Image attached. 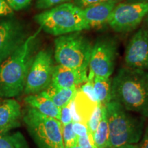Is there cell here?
Masks as SVG:
<instances>
[{
	"label": "cell",
	"mask_w": 148,
	"mask_h": 148,
	"mask_svg": "<svg viewBox=\"0 0 148 148\" xmlns=\"http://www.w3.org/2000/svg\"><path fill=\"white\" fill-rule=\"evenodd\" d=\"M79 89L82 91L83 93H84L87 97L89 98L90 100L93 102L97 103V98L96 97V95L94 91L93 88V79H88L87 81H86L84 83L81 85L80 88Z\"/></svg>",
	"instance_id": "603a6c76"
},
{
	"label": "cell",
	"mask_w": 148,
	"mask_h": 148,
	"mask_svg": "<svg viewBox=\"0 0 148 148\" xmlns=\"http://www.w3.org/2000/svg\"><path fill=\"white\" fill-rule=\"evenodd\" d=\"M109 128V145L118 148L125 144H136L144 132L145 117L136 116L125 110L117 101L106 105Z\"/></svg>",
	"instance_id": "3957f363"
},
{
	"label": "cell",
	"mask_w": 148,
	"mask_h": 148,
	"mask_svg": "<svg viewBox=\"0 0 148 148\" xmlns=\"http://www.w3.org/2000/svg\"><path fill=\"white\" fill-rule=\"evenodd\" d=\"M23 118L37 148H64L59 120L43 115L29 106Z\"/></svg>",
	"instance_id": "8992f818"
},
{
	"label": "cell",
	"mask_w": 148,
	"mask_h": 148,
	"mask_svg": "<svg viewBox=\"0 0 148 148\" xmlns=\"http://www.w3.org/2000/svg\"><path fill=\"white\" fill-rule=\"evenodd\" d=\"M93 140L97 148H106L109 145V128L106 106H102L101 117L93 135Z\"/></svg>",
	"instance_id": "d6986e66"
},
{
	"label": "cell",
	"mask_w": 148,
	"mask_h": 148,
	"mask_svg": "<svg viewBox=\"0 0 148 148\" xmlns=\"http://www.w3.org/2000/svg\"><path fill=\"white\" fill-rule=\"evenodd\" d=\"M72 148H80V147H79V145H77V143L76 144V145H75V146H74V147H72Z\"/></svg>",
	"instance_id": "d590c367"
},
{
	"label": "cell",
	"mask_w": 148,
	"mask_h": 148,
	"mask_svg": "<svg viewBox=\"0 0 148 148\" xmlns=\"http://www.w3.org/2000/svg\"><path fill=\"white\" fill-rule=\"evenodd\" d=\"M39 28L47 34L59 36L88 30L82 9L68 2L45 10L34 16Z\"/></svg>",
	"instance_id": "277c9868"
},
{
	"label": "cell",
	"mask_w": 148,
	"mask_h": 148,
	"mask_svg": "<svg viewBox=\"0 0 148 148\" xmlns=\"http://www.w3.org/2000/svg\"><path fill=\"white\" fill-rule=\"evenodd\" d=\"M106 148H111V147H106Z\"/></svg>",
	"instance_id": "74e56055"
},
{
	"label": "cell",
	"mask_w": 148,
	"mask_h": 148,
	"mask_svg": "<svg viewBox=\"0 0 148 148\" xmlns=\"http://www.w3.org/2000/svg\"><path fill=\"white\" fill-rule=\"evenodd\" d=\"M54 67L52 53L50 50L42 49L34 56L25 80L23 92L32 95L40 92L51 84Z\"/></svg>",
	"instance_id": "ba28073f"
},
{
	"label": "cell",
	"mask_w": 148,
	"mask_h": 148,
	"mask_svg": "<svg viewBox=\"0 0 148 148\" xmlns=\"http://www.w3.org/2000/svg\"><path fill=\"white\" fill-rule=\"evenodd\" d=\"M62 138L64 148H72L77 143V138L72 129V123L62 125Z\"/></svg>",
	"instance_id": "44dd1931"
},
{
	"label": "cell",
	"mask_w": 148,
	"mask_h": 148,
	"mask_svg": "<svg viewBox=\"0 0 148 148\" xmlns=\"http://www.w3.org/2000/svg\"><path fill=\"white\" fill-rule=\"evenodd\" d=\"M5 1L12 10L19 11L28 6L32 0H5Z\"/></svg>",
	"instance_id": "d4e9b609"
},
{
	"label": "cell",
	"mask_w": 148,
	"mask_h": 148,
	"mask_svg": "<svg viewBox=\"0 0 148 148\" xmlns=\"http://www.w3.org/2000/svg\"><path fill=\"white\" fill-rule=\"evenodd\" d=\"M125 2L134 3V2H147L148 0H124Z\"/></svg>",
	"instance_id": "836d02e7"
},
{
	"label": "cell",
	"mask_w": 148,
	"mask_h": 148,
	"mask_svg": "<svg viewBox=\"0 0 148 148\" xmlns=\"http://www.w3.org/2000/svg\"><path fill=\"white\" fill-rule=\"evenodd\" d=\"M101 112H102V106L98 103L86 123L88 134L91 135L92 137L101 120Z\"/></svg>",
	"instance_id": "7402d4cb"
},
{
	"label": "cell",
	"mask_w": 148,
	"mask_h": 148,
	"mask_svg": "<svg viewBox=\"0 0 148 148\" xmlns=\"http://www.w3.org/2000/svg\"><path fill=\"white\" fill-rule=\"evenodd\" d=\"M117 56V42L108 36L99 37L92 45L88 69V79L94 77H110Z\"/></svg>",
	"instance_id": "52a82bcc"
},
{
	"label": "cell",
	"mask_w": 148,
	"mask_h": 148,
	"mask_svg": "<svg viewBox=\"0 0 148 148\" xmlns=\"http://www.w3.org/2000/svg\"><path fill=\"white\" fill-rule=\"evenodd\" d=\"M94 91L99 104L106 106L112 101V79L110 77H94Z\"/></svg>",
	"instance_id": "ac0fdd59"
},
{
	"label": "cell",
	"mask_w": 148,
	"mask_h": 148,
	"mask_svg": "<svg viewBox=\"0 0 148 148\" xmlns=\"http://www.w3.org/2000/svg\"><path fill=\"white\" fill-rule=\"evenodd\" d=\"M142 140L139 145L140 148H148V125L143 132V136H142Z\"/></svg>",
	"instance_id": "4dcf8cb0"
},
{
	"label": "cell",
	"mask_w": 148,
	"mask_h": 148,
	"mask_svg": "<svg viewBox=\"0 0 148 148\" xmlns=\"http://www.w3.org/2000/svg\"><path fill=\"white\" fill-rule=\"evenodd\" d=\"M112 100L148 118V71L123 66L112 79Z\"/></svg>",
	"instance_id": "6da1fadb"
},
{
	"label": "cell",
	"mask_w": 148,
	"mask_h": 148,
	"mask_svg": "<svg viewBox=\"0 0 148 148\" xmlns=\"http://www.w3.org/2000/svg\"><path fill=\"white\" fill-rule=\"evenodd\" d=\"M24 101L29 107L35 109L43 115L60 119V108L56 106L44 91L27 95Z\"/></svg>",
	"instance_id": "2e32d148"
},
{
	"label": "cell",
	"mask_w": 148,
	"mask_h": 148,
	"mask_svg": "<svg viewBox=\"0 0 148 148\" xmlns=\"http://www.w3.org/2000/svg\"><path fill=\"white\" fill-rule=\"evenodd\" d=\"M126 67L148 71V33L140 27L134 33L125 48Z\"/></svg>",
	"instance_id": "8fae6325"
},
{
	"label": "cell",
	"mask_w": 148,
	"mask_h": 148,
	"mask_svg": "<svg viewBox=\"0 0 148 148\" xmlns=\"http://www.w3.org/2000/svg\"><path fill=\"white\" fill-rule=\"evenodd\" d=\"M13 14V10L10 8L5 0H0V17L8 16Z\"/></svg>",
	"instance_id": "f1b7e54d"
},
{
	"label": "cell",
	"mask_w": 148,
	"mask_h": 148,
	"mask_svg": "<svg viewBox=\"0 0 148 148\" xmlns=\"http://www.w3.org/2000/svg\"><path fill=\"white\" fill-rule=\"evenodd\" d=\"M147 14L148 1L119 2L112 10L108 24L116 32H129L137 28Z\"/></svg>",
	"instance_id": "9c48e42d"
},
{
	"label": "cell",
	"mask_w": 148,
	"mask_h": 148,
	"mask_svg": "<svg viewBox=\"0 0 148 148\" xmlns=\"http://www.w3.org/2000/svg\"><path fill=\"white\" fill-rule=\"evenodd\" d=\"M92 44L82 32L57 36L54 40V59L60 65L88 71Z\"/></svg>",
	"instance_id": "5b68a950"
},
{
	"label": "cell",
	"mask_w": 148,
	"mask_h": 148,
	"mask_svg": "<svg viewBox=\"0 0 148 148\" xmlns=\"http://www.w3.org/2000/svg\"><path fill=\"white\" fill-rule=\"evenodd\" d=\"M101 1V0H73V3L79 8L83 9Z\"/></svg>",
	"instance_id": "f546056e"
},
{
	"label": "cell",
	"mask_w": 148,
	"mask_h": 148,
	"mask_svg": "<svg viewBox=\"0 0 148 148\" xmlns=\"http://www.w3.org/2000/svg\"><path fill=\"white\" fill-rule=\"evenodd\" d=\"M77 88H58L49 85L47 89L43 90L49 99L58 108H61L70 103L75 97Z\"/></svg>",
	"instance_id": "e0dca14e"
},
{
	"label": "cell",
	"mask_w": 148,
	"mask_h": 148,
	"mask_svg": "<svg viewBox=\"0 0 148 148\" xmlns=\"http://www.w3.org/2000/svg\"><path fill=\"white\" fill-rule=\"evenodd\" d=\"M72 129L77 137H82L88 134L87 127L84 123L79 122H72Z\"/></svg>",
	"instance_id": "83f0119b"
},
{
	"label": "cell",
	"mask_w": 148,
	"mask_h": 148,
	"mask_svg": "<svg viewBox=\"0 0 148 148\" xmlns=\"http://www.w3.org/2000/svg\"><path fill=\"white\" fill-rule=\"evenodd\" d=\"M21 109L19 103L14 99L0 102V131L8 132L19 125Z\"/></svg>",
	"instance_id": "9a60e30c"
},
{
	"label": "cell",
	"mask_w": 148,
	"mask_h": 148,
	"mask_svg": "<svg viewBox=\"0 0 148 148\" xmlns=\"http://www.w3.org/2000/svg\"><path fill=\"white\" fill-rule=\"evenodd\" d=\"M0 148H29L21 132L8 133L0 131Z\"/></svg>",
	"instance_id": "ffe728a7"
},
{
	"label": "cell",
	"mask_w": 148,
	"mask_h": 148,
	"mask_svg": "<svg viewBox=\"0 0 148 148\" xmlns=\"http://www.w3.org/2000/svg\"><path fill=\"white\" fill-rule=\"evenodd\" d=\"M141 27H143V28L145 29L148 33V14H147V16H145V18H144Z\"/></svg>",
	"instance_id": "1f68e13d"
},
{
	"label": "cell",
	"mask_w": 148,
	"mask_h": 148,
	"mask_svg": "<svg viewBox=\"0 0 148 148\" xmlns=\"http://www.w3.org/2000/svg\"><path fill=\"white\" fill-rule=\"evenodd\" d=\"M23 23L13 17L0 18V64L27 38Z\"/></svg>",
	"instance_id": "30bf717a"
},
{
	"label": "cell",
	"mask_w": 148,
	"mask_h": 148,
	"mask_svg": "<svg viewBox=\"0 0 148 148\" xmlns=\"http://www.w3.org/2000/svg\"><path fill=\"white\" fill-rule=\"evenodd\" d=\"M77 145L80 148H97L94 143L93 137L89 134L82 137H78Z\"/></svg>",
	"instance_id": "4316f807"
},
{
	"label": "cell",
	"mask_w": 148,
	"mask_h": 148,
	"mask_svg": "<svg viewBox=\"0 0 148 148\" xmlns=\"http://www.w3.org/2000/svg\"><path fill=\"white\" fill-rule=\"evenodd\" d=\"M97 104V103L90 100L87 96L77 88L75 97L69 103L72 122H79L86 125L88 119Z\"/></svg>",
	"instance_id": "5bb4252c"
},
{
	"label": "cell",
	"mask_w": 148,
	"mask_h": 148,
	"mask_svg": "<svg viewBox=\"0 0 148 148\" xmlns=\"http://www.w3.org/2000/svg\"><path fill=\"white\" fill-rule=\"evenodd\" d=\"M117 3L112 1H100L83 8V16L88 29L97 28L108 23L110 14Z\"/></svg>",
	"instance_id": "4fadbf2b"
},
{
	"label": "cell",
	"mask_w": 148,
	"mask_h": 148,
	"mask_svg": "<svg viewBox=\"0 0 148 148\" xmlns=\"http://www.w3.org/2000/svg\"><path fill=\"white\" fill-rule=\"evenodd\" d=\"M1 99H0V102H1Z\"/></svg>",
	"instance_id": "8d00e7d4"
},
{
	"label": "cell",
	"mask_w": 148,
	"mask_h": 148,
	"mask_svg": "<svg viewBox=\"0 0 148 148\" xmlns=\"http://www.w3.org/2000/svg\"><path fill=\"white\" fill-rule=\"evenodd\" d=\"M118 148H140L139 145H136V144H125L121 146V147Z\"/></svg>",
	"instance_id": "d6a6232c"
},
{
	"label": "cell",
	"mask_w": 148,
	"mask_h": 148,
	"mask_svg": "<svg viewBox=\"0 0 148 148\" xmlns=\"http://www.w3.org/2000/svg\"><path fill=\"white\" fill-rule=\"evenodd\" d=\"M101 1H116V2L119 3V2H122L124 0H101Z\"/></svg>",
	"instance_id": "e575fe53"
},
{
	"label": "cell",
	"mask_w": 148,
	"mask_h": 148,
	"mask_svg": "<svg viewBox=\"0 0 148 148\" xmlns=\"http://www.w3.org/2000/svg\"><path fill=\"white\" fill-rule=\"evenodd\" d=\"M72 0H37L36 7L38 10H47L54 6L68 2H71Z\"/></svg>",
	"instance_id": "cb8c5ba5"
},
{
	"label": "cell",
	"mask_w": 148,
	"mask_h": 148,
	"mask_svg": "<svg viewBox=\"0 0 148 148\" xmlns=\"http://www.w3.org/2000/svg\"><path fill=\"white\" fill-rule=\"evenodd\" d=\"M60 121L61 125H64L72 123V117L71 110L69 108V103L66 106L60 108Z\"/></svg>",
	"instance_id": "484cf974"
},
{
	"label": "cell",
	"mask_w": 148,
	"mask_h": 148,
	"mask_svg": "<svg viewBox=\"0 0 148 148\" xmlns=\"http://www.w3.org/2000/svg\"><path fill=\"white\" fill-rule=\"evenodd\" d=\"M39 28L27 36L13 53L0 64V96L14 97L23 92L29 66L34 58L35 40Z\"/></svg>",
	"instance_id": "7a4b0ae2"
},
{
	"label": "cell",
	"mask_w": 148,
	"mask_h": 148,
	"mask_svg": "<svg viewBox=\"0 0 148 148\" xmlns=\"http://www.w3.org/2000/svg\"><path fill=\"white\" fill-rule=\"evenodd\" d=\"M87 73L57 64L53 67L50 85L58 88H77L87 81Z\"/></svg>",
	"instance_id": "7c38bea8"
}]
</instances>
